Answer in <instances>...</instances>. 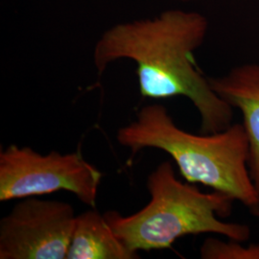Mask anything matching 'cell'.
<instances>
[{"label":"cell","instance_id":"cell-9","mask_svg":"<svg viewBox=\"0 0 259 259\" xmlns=\"http://www.w3.org/2000/svg\"><path fill=\"white\" fill-rule=\"evenodd\" d=\"M178 1H184V2H185V1H194V0H178Z\"/></svg>","mask_w":259,"mask_h":259},{"label":"cell","instance_id":"cell-6","mask_svg":"<svg viewBox=\"0 0 259 259\" xmlns=\"http://www.w3.org/2000/svg\"><path fill=\"white\" fill-rule=\"evenodd\" d=\"M213 91L242 112L249 140V170L259 192V65H244L219 78H208Z\"/></svg>","mask_w":259,"mask_h":259},{"label":"cell","instance_id":"cell-8","mask_svg":"<svg viewBox=\"0 0 259 259\" xmlns=\"http://www.w3.org/2000/svg\"><path fill=\"white\" fill-rule=\"evenodd\" d=\"M238 241L224 242L208 238L201 247V257L204 259H259V245L242 246Z\"/></svg>","mask_w":259,"mask_h":259},{"label":"cell","instance_id":"cell-5","mask_svg":"<svg viewBox=\"0 0 259 259\" xmlns=\"http://www.w3.org/2000/svg\"><path fill=\"white\" fill-rule=\"evenodd\" d=\"M76 216L63 201L21 199L0 221V259H66Z\"/></svg>","mask_w":259,"mask_h":259},{"label":"cell","instance_id":"cell-4","mask_svg":"<svg viewBox=\"0 0 259 259\" xmlns=\"http://www.w3.org/2000/svg\"><path fill=\"white\" fill-rule=\"evenodd\" d=\"M102 173L80 151L42 155L12 144L0 153V202L65 190L95 207Z\"/></svg>","mask_w":259,"mask_h":259},{"label":"cell","instance_id":"cell-3","mask_svg":"<svg viewBox=\"0 0 259 259\" xmlns=\"http://www.w3.org/2000/svg\"><path fill=\"white\" fill-rule=\"evenodd\" d=\"M150 201L138 212L124 216L111 210L104 214L111 230L129 249L162 250L189 234L217 233L230 240L250 238L246 225L223 222L218 217L232 212L231 196L219 191L203 193L194 185L177 179L170 161H163L147 180Z\"/></svg>","mask_w":259,"mask_h":259},{"label":"cell","instance_id":"cell-1","mask_svg":"<svg viewBox=\"0 0 259 259\" xmlns=\"http://www.w3.org/2000/svg\"><path fill=\"white\" fill-rule=\"evenodd\" d=\"M207 29L204 15L182 10H168L152 19L119 23L97 41L93 63L100 76L117 60L134 61L143 97L185 96L200 113L202 133H218L231 126L232 107L213 91L193 59Z\"/></svg>","mask_w":259,"mask_h":259},{"label":"cell","instance_id":"cell-7","mask_svg":"<svg viewBox=\"0 0 259 259\" xmlns=\"http://www.w3.org/2000/svg\"><path fill=\"white\" fill-rule=\"evenodd\" d=\"M95 207L76 216L66 259H138Z\"/></svg>","mask_w":259,"mask_h":259},{"label":"cell","instance_id":"cell-2","mask_svg":"<svg viewBox=\"0 0 259 259\" xmlns=\"http://www.w3.org/2000/svg\"><path fill=\"white\" fill-rule=\"evenodd\" d=\"M117 142L135 157L158 149L174 159L190 184H201L231 196L259 216V192L249 170V140L243 125L214 134L193 135L179 128L162 105L143 107L137 119L118 130Z\"/></svg>","mask_w":259,"mask_h":259}]
</instances>
